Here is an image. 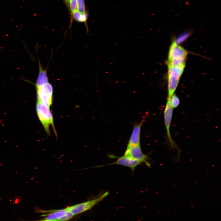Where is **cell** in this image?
Here are the masks:
<instances>
[{
  "label": "cell",
  "mask_w": 221,
  "mask_h": 221,
  "mask_svg": "<svg viewBox=\"0 0 221 221\" xmlns=\"http://www.w3.org/2000/svg\"><path fill=\"white\" fill-rule=\"evenodd\" d=\"M74 215L71 213L67 211L66 214L59 218L58 221H66L71 218Z\"/></svg>",
  "instance_id": "17"
},
{
  "label": "cell",
  "mask_w": 221,
  "mask_h": 221,
  "mask_svg": "<svg viewBox=\"0 0 221 221\" xmlns=\"http://www.w3.org/2000/svg\"><path fill=\"white\" fill-rule=\"evenodd\" d=\"M187 54V51L178 45L174 40L169 48L168 60H186Z\"/></svg>",
  "instance_id": "7"
},
{
  "label": "cell",
  "mask_w": 221,
  "mask_h": 221,
  "mask_svg": "<svg viewBox=\"0 0 221 221\" xmlns=\"http://www.w3.org/2000/svg\"><path fill=\"white\" fill-rule=\"evenodd\" d=\"M173 109L170 105V99H167L164 111V122L168 138L170 145L172 148H176V145L172 138L170 130L173 116Z\"/></svg>",
  "instance_id": "6"
},
{
  "label": "cell",
  "mask_w": 221,
  "mask_h": 221,
  "mask_svg": "<svg viewBox=\"0 0 221 221\" xmlns=\"http://www.w3.org/2000/svg\"><path fill=\"white\" fill-rule=\"evenodd\" d=\"M185 65L168 66V95L167 99H170L174 94Z\"/></svg>",
  "instance_id": "2"
},
{
  "label": "cell",
  "mask_w": 221,
  "mask_h": 221,
  "mask_svg": "<svg viewBox=\"0 0 221 221\" xmlns=\"http://www.w3.org/2000/svg\"><path fill=\"white\" fill-rule=\"evenodd\" d=\"M143 121L134 126L127 147L140 145L141 129Z\"/></svg>",
  "instance_id": "9"
},
{
  "label": "cell",
  "mask_w": 221,
  "mask_h": 221,
  "mask_svg": "<svg viewBox=\"0 0 221 221\" xmlns=\"http://www.w3.org/2000/svg\"><path fill=\"white\" fill-rule=\"evenodd\" d=\"M67 211L66 208L60 210H53L49 212L50 213L48 215H43L41 216L45 217L40 220L43 221H58L61 217L64 215Z\"/></svg>",
  "instance_id": "11"
},
{
  "label": "cell",
  "mask_w": 221,
  "mask_h": 221,
  "mask_svg": "<svg viewBox=\"0 0 221 221\" xmlns=\"http://www.w3.org/2000/svg\"><path fill=\"white\" fill-rule=\"evenodd\" d=\"M108 194V192H106L95 199L68 207L66 209L67 211L72 213L74 215L79 214L90 209Z\"/></svg>",
  "instance_id": "3"
},
{
  "label": "cell",
  "mask_w": 221,
  "mask_h": 221,
  "mask_svg": "<svg viewBox=\"0 0 221 221\" xmlns=\"http://www.w3.org/2000/svg\"><path fill=\"white\" fill-rule=\"evenodd\" d=\"M142 163L125 155L118 157L117 160L111 165H117L129 168L133 172L135 168Z\"/></svg>",
  "instance_id": "8"
},
{
  "label": "cell",
  "mask_w": 221,
  "mask_h": 221,
  "mask_svg": "<svg viewBox=\"0 0 221 221\" xmlns=\"http://www.w3.org/2000/svg\"><path fill=\"white\" fill-rule=\"evenodd\" d=\"M124 155L142 163L144 162L149 167L150 166V164L147 161L148 157L142 153L140 145L127 147Z\"/></svg>",
  "instance_id": "5"
},
{
  "label": "cell",
  "mask_w": 221,
  "mask_h": 221,
  "mask_svg": "<svg viewBox=\"0 0 221 221\" xmlns=\"http://www.w3.org/2000/svg\"><path fill=\"white\" fill-rule=\"evenodd\" d=\"M71 10L73 14L77 8V0H68Z\"/></svg>",
  "instance_id": "16"
},
{
  "label": "cell",
  "mask_w": 221,
  "mask_h": 221,
  "mask_svg": "<svg viewBox=\"0 0 221 221\" xmlns=\"http://www.w3.org/2000/svg\"><path fill=\"white\" fill-rule=\"evenodd\" d=\"M77 10L81 14L85 13L84 0H77Z\"/></svg>",
  "instance_id": "14"
},
{
  "label": "cell",
  "mask_w": 221,
  "mask_h": 221,
  "mask_svg": "<svg viewBox=\"0 0 221 221\" xmlns=\"http://www.w3.org/2000/svg\"><path fill=\"white\" fill-rule=\"evenodd\" d=\"M36 109L38 117L47 133L50 134V127L52 126L56 135L53 117L50 108L41 101L37 100Z\"/></svg>",
  "instance_id": "1"
},
{
  "label": "cell",
  "mask_w": 221,
  "mask_h": 221,
  "mask_svg": "<svg viewBox=\"0 0 221 221\" xmlns=\"http://www.w3.org/2000/svg\"><path fill=\"white\" fill-rule=\"evenodd\" d=\"M38 62L39 72L37 80L34 84L36 89L40 87L49 82L46 70L43 69L40 62L39 61Z\"/></svg>",
  "instance_id": "10"
},
{
  "label": "cell",
  "mask_w": 221,
  "mask_h": 221,
  "mask_svg": "<svg viewBox=\"0 0 221 221\" xmlns=\"http://www.w3.org/2000/svg\"><path fill=\"white\" fill-rule=\"evenodd\" d=\"M170 101L171 107L173 109L177 107L180 103L179 98L174 94L170 98Z\"/></svg>",
  "instance_id": "13"
},
{
  "label": "cell",
  "mask_w": 221,
  "mask_h": 221,
  "mask_svg": "<svg viewBox=\"0 0 221 221\" xmlns=\"http://www.w3.org/2000/svg\"><path fill=\"white\" fill-rule=\"evenodd\" d=\"M191 34V32H188L184 33L179 37L176 41L175 40L176 43L178 44L181 43L187 39Z\"/></svg>",
  "instance_id": "15"
},
{
  "label": "cell",
  "mask_w": 221,
  "mask_h": 221,
  "mask_svg": "<svg viewBox=\"0 0 221 221\" xmlns=\"http://www.w3.org/2000/svg\"><path fill=\"white\" fill-rule=\"evenodd\" d=\"M74 19L79 22L85 21L87 18V15L86 13L81 14L76 9L73 13Z\"/></svg>",
  "instance_id": "12"
},
{
  "label": "cell",
  "mask_w": 221,
  "mask_h": 221,
  "mask_svg": "<svg viewBox=\"0 0 221 221\" xmlns=\"http://www.w3.org/2000/svg\"><path fill=\"white\" fill-rule=\"evenodd\" d=\"M66 0V1H67V2H68V0Z\"/></svg>",
  "instance_id": "18"
},
{
  "label": "cell",
  "mask_w": 221,
  "mask_h": 221,
  "mask_svg": "<svg viewBox=\"0 0 221 221\" xmlns=\"http://www.w3.org/2000/svg\"><path fill=\"white\" fill-rule=\"evenodd\" d=\"M36 89L37 100L50 108L53 101V88L52 85L48 82Z\"/></svg>",
  "instance_id": "4"
}]
</instances>
